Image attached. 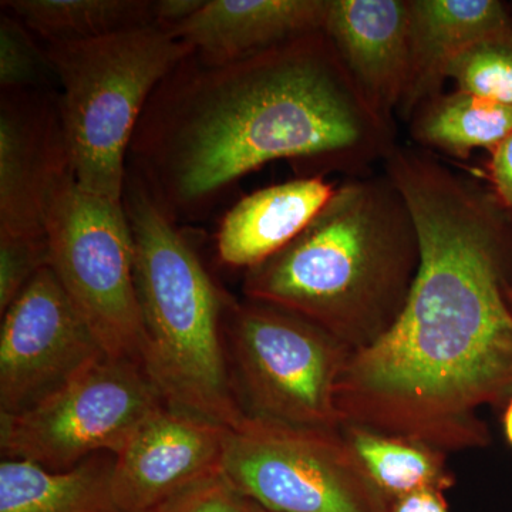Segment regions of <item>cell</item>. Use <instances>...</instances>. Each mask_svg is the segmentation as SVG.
<instances>
[{
	"mask_svg": "<svg viewBox=\"0 0 512 512\" xmlns=\"http://www.w3.org/2000/svg\"><path fill=\"white\" fill-rule=\"evenodd\" d=\"M384 173L412 212L420 265L399 318L350 356L336 392L342 426L448 451L487 447L484 406L512 396V239L503 205L414 148Z\"/></svg>",
	"mask_w": 512,
	"mask_h": 512,
	"instance_id": "6da1fadb",
	"label": "cell"
},
{
	"mask_svg": "<svg viewBox=\"0 0 512 512\" xmlns=\"http://www.w3.org/2000/svg\"><path fill=\"white\" fill-rule=\"evenodd\" d=\"M419 146L466 160L474 150L494 153L512 133V106L456 90L424 103L412 117Z\"/></svg>",
	"mask_w": 512,
	"mask_h": 512,
	"instance_id": "ac0fdd59",
	"label": "cell"
},
{
	"mask_svg": "<svg viewBox=\"0 0 512 512\" xmlns=\"http://www.w3.org/2000/svg\"><path fill=\"white\" fill-rule=\"evenodd\" d=\"M221 471L269 512H389L342 430L247 416L228 430Z\"/></svg>",
	"mask_w": 512,
	"mask_h": 512,
	"instance_id": "52a82bcc",
	"label": "cell"
},
{
	"mask_svg": "<svg viewBox=\"0 0 512 512\" xmlns=\"http://www.w3.org/2000/svg\"><path fill=\"white\" fill-rule=\"evenodd\" d=\"M457 90L512 106V36L471 46L451 63Z\"/></svg>",
	"mask_w": 512,
	"mask_h": 512,
	"instance_id": "44dd1931",
	"label": "cell"
},
{
	"mask_svg": "<svg viewBox=\"0 0 512 512\" xmlns=\"http://www.w3.org/2000/svg\"><path fill=\"white\" fill-rule=\"evenodd\" d=\"M394 147L393 128L318 32L232 62L192 53L148 100L130 151L138 180L174 220L271 161L362 173Z\"/></svg>",
	"mask_w": 512,
	"mask_h": 512,
	"instance_id": "7a4b0ae2",
	"label": "cell"
},
{
	"mask_svg": "<svg viewBox=\"0 0 512 512\" xmlns=\"http://www.w3.org/2000/svg\"><path fill=\"white\" fill-rule=\"evenodd\" d=\"M165 406L140 363L104 356L32 409L0 414L3 458L64 473L100 453H120Z\"/></svg>",
	"mask_w": 512,
	"mask_h": 512,
	"instance_id": "9c48e42d",
	"label": "cell"
},
{
	"mask_svg": "<svg viewBox=\"0 0 512 512\" xmlns=\"http://www.w3.org/2000/svg\"><path fill=\"white\" fill-rule=\"evenodd\" d=\"M410 69L400 119L412 120L441 94L451 63L471 46L512 36L507 8L497 0H409Z\"/></svg>",
	"mask_w": 512,
	"mask_h": 512,
	"instance_id": "5bb4252c",
	"label": "cell"
},
{
	"mask_svg": "<svg viewBox=\"0 0 512 512\" xmlns=\"http://www.w3.org/2000/svg\"><path fill=\"white\" fill-rule=\"evenodd\" d=\"M2 316L0 414L32 409L106 356L52 266Z\"/></svg>",
	"mask_w": 512,
	"mask_h": 512,
	"instance_id": "30bf717a",
	"label": "cell"
},
{
	"mask_svg": "<svg viewBox=\"0 0 512 512\" xmlns=\"http://www.w3.org/2000/svg\"><path fill=\"white\" fill-rule=\"evenodd\" d=\"M330 0H205L170 29L207 63H225L325 30Z\"/></svg>",
	"mask_w": 512,
	"mask_h": 512,
	"instance_id": "9a60e30c",
	"label": "cell"
},
{
	"mask_svg": "<svg viewBox=\"0 0 512 512\" xmlns=\"http://www.w3.org/2000/svg\"><path fill=\"white\" fill-rule=\"evenodd\" d=\"M50 266L104 355L143 366L146 330L134 279V242L124 202L72 181L47 225Z\"/></svg>",
	"mask_w": 512,
	"mask_h": 512,
	"instance_id": "ba28073f",
	"label": "cell"
},
{
	"mask_svg": "<svg viewBox=\"0 0 512 512\" xmlns=\"http://www.w3.org/2000/svg\"><path fill=\"white\" fill-rule=\"evenodd\" d=\"M336 188L322 175L269 185L225 214L217 235L221 262L251 269L281 252L315 220Z\"/></svg>",
	"mask_w": 512,
	"mask_h": 512,
	"instance_id": "2e32d148",
	"label": "cell"
},
{
	"mask_svg": "<svg viewBox=\"0 0 512 512\" xmlns=\"http://www.w3.org/2000/svg\"><path fill=\"white\" fill-rule=\"evenodd\" d=\"M46 266H50L49 239L0 235V313L8 311Z\"/></svg>",
	"mask_w": 512,
	"mask_h": 512,
	"instance_id": "603a6c76",
	"label": "cell"
},
{
	"mask_svg": "<svg viewBox=\"0 0 512 512\" xmlns=\"http://www.w3.org/2000/svg\"><path fill=\"white\" fill-rule=\"evenodd\" d=\"M323 32L367 106L394 130L409 79V0H330Z\"/></svg>",
	"mask_w": 512,
	"mask_h": 512,
	"instance_id": "4fadbf2b",
	"label": "cell"
},
{
	"mask_svg": "<svg viewBox=\"0 0 512 512\" xmlns=\"http://www.w3.org/2000/svg\"><path fill=\"white\" fill-rule=\"evenodd\" d=\"M229 355L245 412L312 427H342L336 392L352 350L325 329L268 303L228 302Z\"/></svg>",
	"mask_w": 512,
	"mask_h": 512,
	"instance_id": "8992f818",
	"label": "cell"
},
{
	"mask_svg": "<svg viewBox=\"0 0 512 512\" xmlns=\"http://www.w3.org/2000/svg\"><path fill=\"white\" fill-rule=\"evenodd\" d=\"M508 301H510V305L512 308V284L510 285V289H508Z\"/></svg>",
	"mask_w": 512,
	"mask_h": 512,
	"instance_id": "f1b7e54d",
	"label": "cell"
},
{
	"mask_svg": "<svg viewBox=\"0 0 512 512\" xmlns=\"http://www.w3.org/2000/svg\"><path fill=\"white\" fill-rule=\"evenodd\" d=\"M340 430L390 504L419 491L446 493L456 485V476L447 466V453L439 448L366 427L342 426Z\"/></svg>",
	"mask_w": 512,
	"mask_h": 512,
	"instance_id": "d6986e66",
	"label": "cell"
},
{
	"mask_svg": "<svg viewBox=\"0 0 512 512\" xmlns=\"http://www.w3.org/2000/svg\"><path fill=\"white\" fill-rule=\"evenodd\" d=\"M204 2L205 0H158L154 2L156 23L164 28L173 29L197 13Z\"/></svg>",
	"mask_w": 512,
	"mask_h": 512,
	"instance_id": "484cf974",
	"label": "cell"
},
{
	"mask_svg": "<svg viewBox=\"0 0 512 512\" xmlns=\"http://www.w3.org/2000/svg\"><path fill=\"white\" fill-rule=\"evenodd\" d=\"M144 330L143 367L165 404L222 426L247 416L222 343L220 291L146 185L124 190Z\"/></svg>",
	"mask_w": 512,
	"mask_h": 512,
	"instance_id": "277c9868",
	"label": "cell"
},
{
	"mask_svg": "<svg viewBox=\"0 0 512 512\" xmlns=\"http://www.w3.org/2000/svg\"><path fill=\"white\" fill-rule=\"evenodd\" d=\"M229 427L165 406L114 456L113 491L124 512H148L220 470Z\"/></svg>",
	"mask_w": 512,
	"mask_h": 512,
	"instance_id": "7c38bea8",
	"label": "cell"
},
{
	"mask_svg": "<svg viewBox=\"0 0 512 512\" xmlns=\"http://www.w3.org/2000/svg\"><path fill=\"white\" fill-rule=\"evenodd\" d=\"M114 458L96 454L64 473L3 458L0 512H124L114 497Z\"/></svg>",
	"mask_w": 512,
	"mask_h": 512,
	"instance_id": "e0dca14e",
	"label": "cell"
},
{
	"mask_svg": "<svg viewBox=\"0 0 512 512\" xmlns=\"http://www.w3.org/2000/svg\"><path fill=\"white\" fill-rule=\"evenodd\" d=\"M72 181L59 107L32 90L3 92L0 235L46 238L57 197Z\"/></svg>",
	"mask_w": 512,
	"mask_h": 512,
	"instance_id": "8fae6325",
	"label": "cell"
},
{
	"mask_svg": "<svg viewBox=\"0 0 512 512\" xmlns=\"http://www.w3.org/2000/svg\"><path fill=\"white\" fill-rule=\"evenodd\" d=\"M156 512H265L255 501L238 491L220 470L195 481Z\"/></svg>",
	"mask_w": 512,
	"mask_h": 512,
	"instance_id": "cb8c5ba5",
	"label": "cell"
},
{
	"mask_svg": "<svg viewBox=\"0 0 512 512\" xmlns=\"http://www.w3.org/2000/svg\"><path fill=\"white\" fill-rule=\"evenodd\" d=\"M265 512H269V511H265Z\"/></svg>",
	"mask_w": 512,
	"mask_h": 512,
	"instance_id": "4dcf8cb0",
	"label": "cell"
},
{
	"mask_svg": "<svg viewBox=\"0 0 512 512\" xmlns=\"http://www.w3.org/2000/svg\"><path fill=\"white\" fill-rule=\"evenodd\" d=\"M490 180L495 198L512 210V133L491 153Z\"/></svg>",
	"mask_w": 512,
	"mask_h": 512,
	"instance_id": "d4e9b609",
	"label": "cell"
},
{
	"mask_svg": "<svg viewBox=\"0 0 512 512\" xmlns=\"http://www.w3.org/2000/svg\"><path fill=\"white\" fill-rule=\"evenodd\" d=\"M420 265L412 212L389 175L336 188L308 228L248 269L244 293L325 329L353 353L402 313Z\"/></svg>",
	"mask_w": 512,
	"mask_h": 512,
	"instance_id": "3957f363",
	"label": "cell"
},
{
	"mask_svg": "<svg viewBox=\"0 0 512 512\" xmlns=\"http://www.w3.org/2000/svg\"><path fill=\"white\" fill-rule=\"evenodd\" d=\"M62 87L57 101L74 181L123 202L126 157L148 100L194 49L164 26H138L96 39L45 43Z\"/></svg>",
	"mask_w": 512,
	"mask_h": 512,
	"instance_id": "5b68a950",
	"label": "cell"
},
{
	"mask_svg": "<svg viewBox=\"0 0 512 512\" xmlns=\"http://www.w3.org/2000/svg\"><path fill=\"white\" fill-rule=\"evenodd\" d=\"M12 16L45 43L96 39L156 23L146 0H8Z\"/></svg>",
	"mask_w": 512,
	"mask_h": 512,
	"instance_id": "ffe728a7",
	"label": "cell"
},
{
	"mask_svg": "<svg viewBox=\"0 0 512 512\" xmlns=\"http://www.w3.org/2000/svg\"><path fill=\"white\" fill-rule=\"evenodd\" d=\"M503 430L505 440H507V443L510 444V447L512 448V396L504 406Z\"/></svg>",
	"mask_w": 512,
	"mask_h": 512,
	"instance_id": "83f0119b",
	"label": "cell"
},
{
	"mask_svg": "<svg viewBox=\"0 0 512 512\" xmlns=\"http://www.w3.org/2000/svg\"><path fill=\"white\" fill-rule=\"evenodd\" d=\"M148 512H156V508H154V510H151V511H148Z\"/></svg>",
	"mask_w": 512,
	"mask_h": 512,
	"instance_id": "f546056e",
	"label": "cell"
},
{
	"mask_svg": "<svg viewBox=\"0 0 512 512\" xmlns=\"http://www.w3.org/2000/svg\"><path fill=\"white\" fill-rule=\"evenodd\" d=\"M389 512H450V508L444 493L426 490L393 501Z\"/></svg>",
	"mask_w": 512,
	"mask_h": 512,
	"instance_id": "4316f807",
	"label": "cell"
},
{
	"mask_svg": "<svg viewBox=\"0 0 512 512\" xmlns=\"http://www.w3.org/2000/svg\"><path fill=\"white\" fill-rule=\"evenodd\" d=\"M52 70L45 50H40L30 32L15 16L0 20V86L3 92L30 90Z\"/></svg>",
	"mask_w": 512,
	"mask_h": 512,
	"instance_id": "7402d4cb",
	"label": "cell"
}]
</instances>
